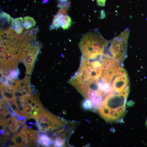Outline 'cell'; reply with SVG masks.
Segmentation results:
<instances>
[{
    "label": "cell",
    "mask_w": 147,
    "mask_h": 147,
    "mask_svg": "<svg viewBox=\"0 0 147 147\" xmlns=\"http://www.w3.org/2000/svg\"><path fill=\"white\" fill-rule=\"evenodd\" d=\"M129 91L111 94L101 102L99 113L106 122H117L122 120L126 113V105Z\"/></svg>",
    "instance_id": "obj_1"
},
{
    "label": "cell",
    "mask_w": 147,
    "mask_h": 147,
    "mask_svg": "<svg viewBox=\"0 0 147 147\" xmlns=\"http://www.w3.org/2000/svg\"><path fill=\"white\" fill-rule=\"evenodd\" d=\"M101 77L92 79L75 87L86 100L91 101L95 108L98 109L104 99L112 92L111 84Z\"/></svg>",
    "instance_id": "obj_2"
},
{
    "label": "cell",
    "mask_w": 147,
    "mask_h": 147,
    "mask_svg": "<svg viewBox=\"0 0 147 147\" xmlns=\"http://www.w3.org/2000/svg\"><path fill=\"white\" fill-rule=\"evenodd\" d=\"M103 55L94 59H87L82 56L78 71L69 80V84L75 87L92 79L101 77Z\"/></svg>",
    "instance_id": "obj_3"
},
{
    "label": "cell",
    "mask_w": 147,
    "mask_h": 147,
    "mask_svg": "<svg viewBox=\"0 0 147 147\" xmlns=\"http://www.w3.org/2000/svg\"><path fill=\"white\" fill-rule=\"evenodd\" d=\"M109 42L97 31L89 32L81 40L79 47L82 56L87 59H94L104 54Z\"/></svg>",
    "instance_id": "obj_4"
},
{
    "label": "cell",
    "mask_w": 147,
    "mask_h": 147,
    "mask_svg": "<svg viewBox=\"0 0 147 147\" xmlns=\"http://www.w3.org/2000/svg\"><path fill=\"white\" fill-rule=\"evenodd\" d=\"M130 31L127 28L122 33L109 41L105 53L121 62L126 57Z\"/></svg>",
    "instance_id": "obj_5"
},
{
    "label": "cell",
    "mask_w": 147,
    "mask_h": 147,
    "mask_svg": "<svg viewBox=\"0 0 147 147\" xmlns=\"http://www.w3.org/2000/svg\"><path fill=\"white\" fill-rule=\"evenodd\" d=\"M39 46L36 43L28 44L22 53L21 59L26 65L29 74H30L33 69L35 59L39 52Z\"/></svg>",
    "instance_id": "obj_6"
},
{
    "label": "cell",
    "mask_w": 147,
    "mask_h": 147,
    "mask_svg": "<svg viewBox=\"0 0 147 147\" xmlns=\"http://www.w3.org/2000/svg\"><path fill=\"white\" fill-rule=\"evenodd\" d=\"M64 16L58 13L54 17L52 23L50 26V30H53L62 27L63 25V18Z\"/></svg>",
    "instance_id": "obj_7"
},
{
    "label": "cell",
    "mask_w": 147,
    "mask_h": 147,
    "mask_svg": "<svg viewBox=\"0 0 147 147\" xmlns=\"http://www.w3.org/2000/svg\"><path fill=\"white\" fill-rule=\"evenodd\" d=\"M11 17L9 14L4 12L1 14V29L4 30L8 27Z\"/></svg>",
    "instance_id": "obj_8"
},
{
    "label": "cell",
    "mask_w": 147,
    "mask_h": 147,
    "mask_svg": "<svg viewBox=\"0 0 147 147\" xmlns=\"http://www.w3.org/2000/svg\"><path fill=\"white\" fill-rule=\"evenodd\" d=\"M24 26L25 29H28L36 25V22L33 18L28 16L24 17Z\"/></svg>",
    "instance_id": "obj_9"
},
{
    "label": "cell",
    "mask_w": 147,
    "mask_h": 147,
    "mask_svg": "<svg viewBox=\"0 0 147 147\" xmlns=\"http://www.w3.org/2000/svg\"><path fill=\"white\" fill-rule=\"evenodd\" d=\"M23 139V137L20 134L16 133L12 136V140L15 143L16 146H21L22 142Z\"/></svg>",
    "instance_id": "obj_10"
},
{
    "label": "cell",
    "mask_w": 147,
    "mask_h": 147,
    "mask_svg": "<svg viewBox=\"0 0 147 147\" xmlns=\"http://www.w3.org/2000/svg\"><path fill=\"white\" fill-rule=\"evenodd\" d=\"M1 91V94L3 96L4 98L8 99L11 98H14L16 99V98L14 95V92H8L5 91Z\"/></svg>",
    "instance_id": "obj_11"
},
{
    "label": "cell",
    "mask_w": 147,
    "mask_h": 147,
    "mask_svg": "<svg viewBox=\"0 0 147 147\" xmlns=\"http://www.w3.org/2000/svg\"><path fill=\"white\" fill-rule=\"evenodd\" d=\"M83 107L85 109L91 110L93 108V105L90 100H87L85 101L83 104Z\"/></svg>",
    "instance_id": "obj_12"
},
{
    "label": "cell",
    "mask_w": 147,
    "mask_h": 147,
    "mask_svg": "<svg viewBox=\"0 0 147 147\" xmlns=\"http://www.w3.org/2000/svg\"><path fill=\"white\" fill-rule=\"evenodd\" d=\"M71 2L68 1H67L63 2H60L59 3L57 6L59 8H65L68 10L69 9L70 5H71Z\"/></svg>",
    "instance_id": "obj_13"
},
{
    "label": "cell",
    "mask_w": 147,
    "mask_h": 147,
    "mask_svg": "<svg viewBox=\"0 0 147 147\" xmlns=\"http://www.w3.org/2000/svg\"><path fill=\"white\" fill-rule=\"evenodd\" d=\"M15 20L18 28L22 27L24 26V21L22 17L15 18Z\"/></svg>",
    "instance_id": "obj_14"
},
{
    "label": "cell",
    "mask_w": 147,
    "mask_h": 147,
    "mask_svg": "<svg viewBox=\"0 0 147 147\" xmlns=\"http://www.w3.org/2000/svg\"><path fill=\"white\" fill-rule=\"evenodd\" d=\"M33 108L30 105L27 104H26L24 106V110L25 113L31 114V112L33 109Z\"/></svg>",
    "instance_id": "obj_15"
},
{
    "label": "cell",
    "mask_w": 147,
    "mask_h": 147,
    "mask_svg": "<svg viewBox=\"0 0 147 147\" xmlns=\"http://www.w3.org/2000/svg\"><path fill=\"white\" fill-rule=\"evenodd\" d=\"M10 27L13 30H15L18 28L16 23L14 19L12 17H11Z\"/></svg>",
    "instance_id": "obj_16"
},
{
    "label": "cell",
    "mask_w": 147,
    "mask_h": 147,
    "mask_svg": "<svg viewBox=\"0 0 147 147\" xmlns=\"http://www.w3.org/2000/svg\"><path fill=\"white\" fill-rule=\"evenodd\" d=\"M10 105L15 112L18 115H20L18 105L16 103L11 104Z\"/></svg>",
    "instance_id": "obj_17"
},
{
    "label": "cell",
    "mask_w": 147,
    "mask_h": 147,
    "mask_svg": "<svg viewBox=\"0 0 147 147\" xmlns=\"http://www.w3.org/2000/svg\"><path fill=\"white\" fill-rule=\"evenodd\" d=\"M68 9L65 8H60L58 11L60 14L64 16L67 15Z\"/></svg>",
    "instance_id": "obj_18"
},
{
    "label": "cell",
    "mask_w": 147,
    "mask_h": 147,
    "mask_svg": "<svg viewBox=\"0 0 147 147\" xmlns=\"http://www.w3.org/2000/svg\"><path fill=\"white\" fill-rule=\"evenodd\" d=\"M106 0H97V4L99 6L104 7L105 6Z\"/></svg>",
    "instance_id": "obj_19"
},
{
    "label": "cell",
    "mask_w": 147,
    "mask_h": 147,
    "mask_svg": "<svg viewBox=\"0 0 147 147\" xmlns=\"http://www.w3.org/2000/svg\"><path fill=\"white\" fill-rule=\"evenodd\" d=\"M23 29L24 28L22 27L18 28L15 30V31L17 34H20L23 31Z\"/></svg>",
    "instance_id": "obj_20"
},
{
    "label": "cell",
    "mask_w": 147,
    "mask_h": 147,
    "mask_svg": "<svg viewBox=\"0 0 147 147\" xmlns=\"http://www.w3.org/2000/svg\"><path fill=\"white\" fill-rule=\"evenodd\" d=\"M22 146H29L28 142L26 139H24L22 142Z\"/></svg>",
    "instance_id": "obj_21"
},
{
    "label": "cell",
    "mask_w": 147,
    "mask_h": 147,
    "mask_svg": "<svg viewBox=\"0 0 147 147\" xmlns=\"http://www.w3.org/2000/svg\"><path fill=\"white\" fill-rule=\"evenodd\" d=\"M14 121V120L12 119H9L8 120L7 123L6 124V125L10 126L13 123Z\"/></svg>",
    "instance_id": "obj_22"
},
{
    "label": "cell",
    "mask_w": 147,
    "mask_h": 147,
    "mask_svg": "<svg viewBox=\"0 0 147 147\" xmlns=\"http://www.w3.org/2000/svg\"><path fill=\"white\" fill-rule=\"evenodd\" d=\"M43 107L42 105L41 104V103H39L37 104L36 106L34 108L36 110L39 109V108L41 107Z\"/></svg>",
    "instance_id": "obj_23"
},
{
    "label": "cell",
    "mask_w": 147,
    "mask_h": 147,
    "mask_svg": "<svg viewBox=\"0 0 147 147\" xmlns=\"http://www.w3.org/2000/svg\"><path fill=\"white\" fill-rule=\"evenodd\" d=\"M10 106V105L9 104H8L6 105V106H7V108L8 111L12 114L14 113V112L13 111V110H12Z\"/></svg>",
    "instance_id": "obj_24"
},
{
    "label": "cell",
    "mask_w": 147,
    "mask_h": 147,
    "mask_svg": "<svg viewBox=\"0 0 147 147\" xmlns=\"http://www.w3.org/2000/svg\"><path fill=\"white\" fill-rule=\"evenodd\" d=\"M105 17V14L104 11L103 10H102L101 12V19H103Z\"/></svg>",
    "instance_id": "obj_25"
},
{
    "label": "cell",
    "mask_w": 147,
    "mask_h": 147,
    "mask_svg": "<svg viewBox=\"0 0 147 147\" xmlns=\"http://www.w3.org/2000/svg\"><path fill=\"white\" fill-rule=\"evenodd\" d=\"M36 104L37 103H36V102L35 100L31 104V106L33 108H34Z\"/></svg>",
    "instance_id": "obj_26"
},
{
    "label": "cell",
    "mask_w": 147,
    "mask_h": 147,
    "mask_svg": "<svg viewBox=\"0 0 147 147\" xmlns=\"http://www.w3.org/2000/svg\"><path fill=\"white\" fill-rule=\"evenodd\" d=\"M49 1V0H43L42 4H46L48 3Z\"/></svg>",
    "instance_id": "obj_27"
},
{
    "label": "cell",
    "mask_w": 147,
    "mask_h": 147,
    "mask_svg": "<svg viewBox=\"0 0 147 147\" xmlns=\"http://www.w3.org/2000/svg\"><path fill=\"white\" fill-rule=\"evenodd\" d=\"M60 2H63L67 1L68 0H57Z\"/></svg>",
    "instance_id": "obj_28"
},
{
    "label": "cell",
    "mask_w": 147,
    "mask_h": 147,
    "mask_svg": "<svg viewBox=\"0 0 147 147\" xmlns=\"http://www.w3.org/2000/svg\"><path fill=\"white\" fill-rule=\"evenodd\" d=\"M29 123L30 124H31V125H33V124H34V123H32V122H29Z\"/></svg>",
    "instance_id": "obj_29"
},
{
    "label": "cell",
    "mask_w": 147,
    "mask_h": 147,
    "mask_svg": "<svg viewBox=\"0 0 147 147\" xmlns=\"http://www.w3.org/2000/svg\"><path fill=\"white\" fill-rule=\"evenodd\" d=\"M146 126H147V120H146Z\"/></svg>",
    "instance_id": "obj_30"
},
{
    "label": "cell",
    "mask_w": 147,
    "mask_h": 147,
    "mask_svg": "<svg viewBox=\"0 0 147 147\" xmlns=\"http://www.w3.org/2000/svg\"><path fill=\"white\" fill-rule=\"evenodd\" d=\"M30 127L31 128H32V127H31V126H30Z\"/></svg>",
    "instance_id": "obj_31"
}]
</instances>
